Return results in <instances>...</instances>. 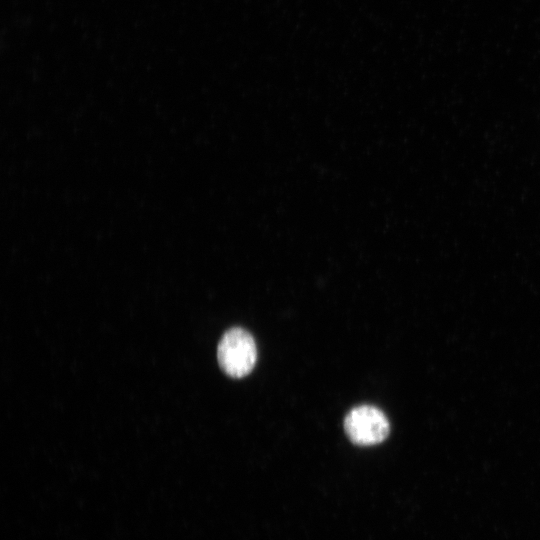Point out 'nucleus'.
Here are the masks:
<instances>
[{
  "mask_svg": "<svg viewBox=\"0 0 540 540\" xmlns=\"http://www.w3.org/2000/svg\"><path fill=\"white\" fill-rule=\"evenodd\" d=\"M217 359L221 369L230 377L242 378L250 374L257 360L253 336L243 328H230L219 341Z\"/></svg>",
  "mask_w": 540,
  "mask_h": 540,
  "instance_id": "f257e3e1",
  "label": "nucleus"
},
{
  "mask_svg": "<svg viewBox=\"0 0 540 540\" xmlns=\"http://www.w3.org/2000/svg\"><path fill=\"white\" fill-rule=\"evenodd\" d=\"M344 430L350 441L359 446L383 442L390 431L386 415L377 407L360 405L351 409L344 419Z\"/></svg>",
  "mask_w": 540,
  "mask_h": 540,
  "instance_id": "f03ea898",
  "label": "nucleus"
}]
</instances>
